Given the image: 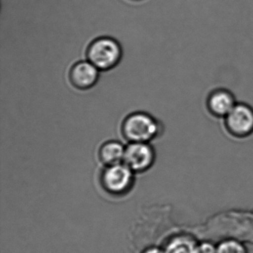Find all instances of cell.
Here are the masks:
<instances>
[{
  "label": "cell",
  "mask_w": 253,
  "mask_h": 253,
  "mask_svg": "<svg viewBox=\"0 0 253 253\" xmlns=\"http://www.w3.org/2000/svg\"><path fill=\"white\" fill-rule=\"evenodd\" d=\"M163 127L153 117L144 112L128 115L122 124V134L131 143H148L161 134Z\"/></svg>",
  "instance_id": "obj_1"
},
{
  "label": "cell",
  "mask_w": 253,
  "mask_h": 253,
  "mask_svg": "<svg viewBox=\"0 0 253 253\" xmlns=\"http://www.w3.org/2000/svg\"><path fill=\"white\" fill-rule=\"evenodd\" d=\"M86 57L88 62L98 70H110L121 61L122 49L115 40L104 37L97 38L90 43Z\"/></svg>",
  "instance_id": "obj_2"
},
{
  "label": "cell",
  "mask_w": 253,
  "mask_h": 253,
  "mask_svg": "<svg viewBox=\"0 0 253 253\" xmlns=\"http://www.w3.org/2000/svg\"><path fill=\"white\" fill-rule=\"evenodd\" d=\"M223 121L228 135L237 140L248 138L253 134V107L238 102Z\"/></svg>",
  "instance_id": "obj_3"
},
{
  "label": "cell",
  "mask_w": 253,
  "mask_h": 253,
  "mask_svg": "<svg viewBox=\"0 0 253 253\" xmlns=\"http://www.w3.org/2000/svg\"><path fill=\"white\" fill-rule=\"evenodd\" d=\"M133 171L125 164L108 166L102 173L101 183L106 192L112 195L126 193L133 183Z\"/></svg>",
  "instance_id": "obj_4"
},
{
  "label": "cell",
  "mask_w": 253,
  "mask_h": 253,
  "mask_svg": "<svg viewBox=\"0 0 253 253\" xmlns=\"http://www.w3.org/2000/svg\"><path fill=\"white\" fill-rule=\"evenodd\" d=\"M155 158V151L148 143H131L125 149L124 162L133 171L140 172L149 169Z\"/></svg>",
  "instance_id": "obj_5"
},
{
  "label": "cell",
  "mask_w": 253,
  "mask_h": 253,
  "mask_svg": "<svg viewBox=\"0 0 253 253\" xmlns=\"http://www.w3.org/2000/svg\"><path fill=\"white\" fill-rule=\"evenodd\" d=\"M235 94L226 88H216L206 98V108L211 116L223 119L236 105Z\"/></svg>",
  "instance_id": "obj_6"
},
{
  "label": "cell",
  "mask_w": 253,
  "mask_h": 253,
  "mask_svg": "<svg viewBox=\"0 0 253 253\" xmlns=\"http://www.w3.org/2000/svg\"><path fill=\"white\" fill-rule=\"evenodd\" d=\"M99 78V70L88 61L75 63L69 72V80L74 87L87 90L94 86Z\"/></svg>",
  "instance_id": "obj_7"
},
{
  "label": "cell",
  "mask_w": 253,
  "mask_h": 253,
  "mask_svg": "<svg viewBox=\"0 0 253 253\" xmlns=\"http://www.w3.org/2000/svg\"><path fill=\"white\" fill-rule=\"evenodd\" d=\"M198 241L189 233H178L169 237L163 247L165 253H197Z\"/></svg>",
  "instance_id": "obj_8"
},
{
  "label": "cell",
  "mask_w": 253,
  "mask_h": 253,
  "mask_svg": "<svg viewBox=\"0 0 253 253\" xmlns=\"http://www.w3.org/2000/svg\"><path fill=\"white\" fill-rule=\"evenodd\" d=\"M125 149L119 142H106L100 147L99 156L102 162L107 166L121 164L124 161Z\"/></svg>",
  "instance_id": "obj_9"
},
{
  "label": "cell",
  "mask_w": 253,
  "mask_h": 253,
  "mask_svg": "<svg viewBox=\"0 0 253 253\" xmlns=\"http://www.w3.org/2000/svg\"><path fill=\"white\" fill-rule=\"evenodd\" d=\"M217 253H248V250L241 241L226 238L217 244Z\"/></svg>",
  "instance_id": "obj_10"
},
{
  "label": "cell",
  "mask_w": 253,
  "mask_h": 253,
  "mask_svg": "<svg viewBox=\"0 0 253 253\" xmlns=\"http://www.w3.org/2000/svg\"><path fill=\"white\" fill-rule=\"evenodd\" d=\"M197 253H217V244L210 241H198Z\"/></svg>",
  "instance_id": "obj_11"
},
{
  "label": "cell",
  "mask_w": 253,
  "mask_h": 253,
  "mask_svg": "<svg viewBox=\"0 0 253 253\" xmlns=\"http://www.w3.org/2000/svg\"><path fill=\"white\" fill-rule=\"evenodd\" d=\"M142 253H165L164 248L158 247H151L146 249Z\"/></svg>",
  "instance_id": "obj_12"
},
{
  "label": "cell",
  "mask_w": 253,
  "mask_h": 253,
  "mask_svg": "<svg viewBox=\"0 0 253 253\" xmlns=\"http://www.w3.org/2000/svg\"><path fill=\"white\" fill-rule=\"evenodd\" d=\"M132 1H140V0H132Z\"/></svg>",
  "instance_id": "obj_13"
}]
</instances>
